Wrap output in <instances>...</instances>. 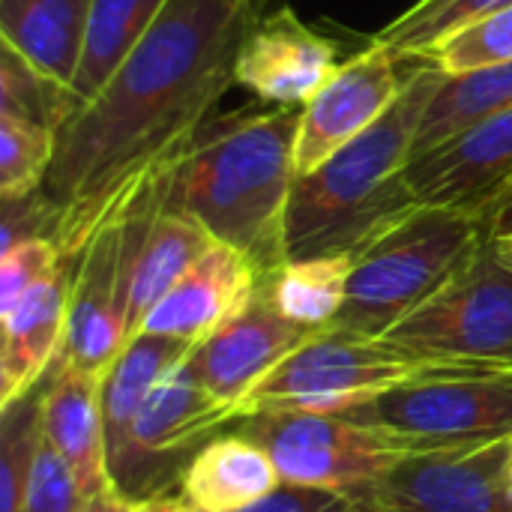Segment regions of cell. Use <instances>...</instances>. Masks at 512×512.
<instances>
[{
  "instance_id": "836d02e7",
  "label": "cell",
  "mask_w": 512,
  "mask_h": 512,
  "mask_svg": "<svg viewBox=\"0 0 512 512\" xmlns=\"http://www.w3.org/2000/svg\"><path fill=\"white\" fill-rule=\"evenodd\" d=\"M486 228H489V237H495V240H507V237H512V201L501 204V207L486 219Z\"/></svg>"
},
{
  "instance_id": "4fadbf2b",
  "label": "cell",
  "mask_w": 512,
  "mask_h": 512,
  "mask_svg": "<svg viewBox=\"0 0 512 512\" xmlns=\"http://www.w3.org/2000/svg\"><path fill=\"white\" fill-rule=\"evenodd\" d=\"M417 204L489 219L512 186V108L498 111L408 162Z\"/></svg>"
},
{
  "instance_id": "8fae6325",
  "label": "cell",
  "mask_w": 512,
  "mask_h": 512,
  "mask_svg": "<svg viewBox=\"0 0 512 512\" xmlns=\"http://www.w3.org/2000/svg\"><path fill=\"white\" fill-rule=\"evenodd\" d=\"M315 333L288 321L258 279L255 294L210 336L192 345L186 369L207 393L240 411L243 399Z\"/></svg>"
},
{
  "instance_id": "3957f363",
  "label": "cell",
  "mask_w": 512,
  "mask_h": 512,
  "mask_svg": "<svg viewBox=\"0 0 512 512\" xmlns=\"http://www.w3.org/2000/svg\"><path fill=\"white\" fill-rule=\"evenodd\" d=\"M447 81L432 60H414L393 108L348 141L315 171L297 174L288 216L285 255H354L387 225L411 213L417 204L405 168L414 159L420 123Z\"/></svg>"
},
{
  "instance_id": "7c38bea8",
  "label": "cell",
  "mask_w": 512,
  "mask_h": 512,
  "mask_svg": "<svg viewBox=\"0 0 512 512\" xmlns=\"http://www.w3.org/2000/svg\"><path fill=\"white\" fill-rule=\"evenodd\" d=\"M399 63L402 60L387 45L372 42L333 72V78L300 108L294 147L297 174L315 171L393 108L408 78L399 72Z\"/></svg>"
},
{
  "instance_id": "8992f818",
  "label": "cell",
  "mask_w": 512,
  "mask_h": 512,
  "mask_svg": "<svg viewBox=\"0 0 512 512\" xmlns=\"http://www.w3.org/2000/svg\"><path fill=\"white\" fill-rule=\"evenodd\" d=\"M426 366L512 369V252L486 237L477 252L390 333Z\"/></svg>"
},
{
  "instance_id": "4316f807",
  "label": "cell",
  "mask_w": 512,
  "mask_h": 512,
  "mask_svg": "<svg viewBox=\"0 0 512 512\" xmlns=\"http://www.w3.org/2000/svg\"><path fill=\"white\" fill-rule=\"evenodd\" d=\"M54 153L57 132L51 126L0 114V198H21L42 189Z\"/></svg>"
},
{
  "instance_id": "5b68a950",
  "label": "cell",
  "mask_w": 512,
  "mask_h": 512,
  "mask_svg": "<svg viewBox=\"0 0 512 512\" xmlns=\"http://www.w3.org/2000/svg\"><path fill=\"white\" fill-rule=\"evenodd\" d=\"M339 414L414 453L512 441V369L432 366Z\"/></svg>"
},
{
  "instance_id": "2e32d148",
  "label": "cell",
  "mask_w": 512,
  "mask_h": 512,
  "mask_svg": "<svg viewBox=\"0 0 512 512\" xmlns=\"http://www.w3.org/2000/svg\"><path fill=\"white\" fill-rule=\"evenodd\" d=\"M231 423H237V411L207 393L186 369V360L177 363L150 390L132 426V444L159 495H168L165 489L174 477L180 480V459Z\"/></svg>"
},
{
  "instance_id": "83f0119b",
  "label": "cell",
  "mask_w": 512,
  "mask_h": 512,
  "mask_svg": "<svg viewBox=\"0 0 512 512\" xmlns=\"http://www.w3.org/2000/svg\"><path fill=\"white\" fill-rule=\"evenodd\" d=\"M429 60L447 75H465L492 63L512 60V6L447 36Z\"/></svg>"
},
{
  "instance_id": "ab89813d",
  "label": "cell",
  "mask_w": 512,
  "mask_h": 512,
  "mask_svg": "<svg viewBox=\"0 0 512 512\" xmlns=\"http://www.w3.org/2000/svg\"><path fill=\"white\" fill-rule=\"evenodd\" d=\"M504 246H510V252H512V243H504Z\"/></svg>"
},
{
  "instance_id": "44dd1931",
  "label": "cell",
  "mask_w": 512,
  "mask_h": 512,
  "mask_svg": "<svg viewBox=\"0 0 512 512\" xmlns=\"http://www.w3.org/2000/svg\"><path fill=\"white\" fill-rule=\"evenodd\" d=\"M87 18L90 0H0V39L42 78L72 90Z\"/></svg>"
},
{
  "instance_id": "d590c367",
  "label": "cell",
  "mask_w": 512,
  "mask_h": 512,
  "mask_svg": "<svg viewBox=\"0 0 512 512\" xmlns=\"http://www.w3.org/2000/svg\"><path fill=\"white\" fill-rule=\"evenodd\" d=\"M174 512H201V510H195L192 504H186V501H183V498L177 495V510H174Z\"/></svg>"
},
{
  "instance_id": "f1b7e54d",
  "label": "cell",
  "mask_w": 512,
  "mask_h": 512,
  "mask_svg": "<svg viewBox=\"0 0 512 512\" xmlns=\"http://www.w3.org/2000/svg\"><path fill=\"white\" fill-rule=\"evenodd\" d=\"M63 252L54 240H27L0 255V315L57 270Z\"/></svg>"
},
{
  "instance_id": "cb8c5ba5",
  "label": "cell",
  "mask_w": 512,
  "mask_h": 512,
  "mask_svg": "<svg viewBox=\"0 0 512 512\" xmlns=\"http://www.w3.org/2000/svg\"><path fill=\"white\" fill-rule=\"evenodd\" d=\"M507 108H512V60L465 75H447L420 123L414 156L429 153L441 141Z\"/></svg>"
},
{
  "instance_id": "d4e9b609",
  "label": "cell",
  "mask_w": 512,
  "mask_h": 512,
  "mask_svg": "<svg viewBox=\"0 0 512 512\" xmlns=\"http://www.w3.org/2000/svg\"><path fill=\"white\" fill-rule=\"evenodd\" d=\"M48 375L0 408V512H21L45 441Z\"/></svg>"
},
{
  "instance_id": "8d00e7d4",
  "label": "cell",
  "mask_w": 512,
  "mask_h": 512,
  "mask_svg": "<svg viewBox=\"0 0 512 512\" xmlns=\"http://www.w3.org/2000/svg\"><path fill=\"white\" fill-rule=\"evenodd\" d=\"M507 201H512V186H510V189H507V195L501 198V204H507ZM501 204H498V207H501ZM498 207H495V210H498ZM495 210H492V213H495Z\"/></svg>"
},
{
  "instance_id": "6da1fadb",
  "label": "cell",
  "mask_w": 512,
  "mask_h": 512,
  "mask_svg": "<svg viewBox=\"0 0 512 512\" xmlns=\"http://www.w3.org/2000/svg\"><path fill=\"white\" fill-rule=\"evenodd\" d=\"M258 0H168L153 30L57 132L45 195L57 246L75 258L135 189L174 162L234 87V60Z\"/></svg>"
},
{
  "instance_id": "f35d334b",
  "label": "cell",
  "mask_w": 512,
  "mask_h": 512,
  "mask_svg": "<svg viewBox=\"0 0 512 512\" xmlns=\"http://www.w3.org/2000/svg\"><path fill=\"white\" fill-rule=\"evenodd\" d=\"M501 243H512V237H507V240H501Z\"/></svg>"
},
{
  "instance_id": "e575fe53",
  "label": "cell",
  "mask_w": 512,
  "mask_h": 512,
  "mask_svg": "<svg viewBox=\"0 0 512 512\" xmlns=\"http://www.w3.org/2000/svg\"><path fill=\"white\" fill-rule=\"evenodd\" d=\"M177 510V498L171 495H159V498H150V501H141L135 512H174Z\"/></svg>"
},
{
  "instance_id": "52a82bcc",
  "label": "cell",
  "mask_w": 512,
  "mask_h": 512,
  "mask_svg": "<svg viewBox=\"0 0 512 512\" xmlns=\"http://www.w3.org/2000/svg\"><path fill=\"white\" fill-rule=\"evenodd\" d=\"M426 369L432 366L408 357L387 339L327 327L282 360L243 399L237 414L240 420L273 408L339 414Z\"/></svg>"
},
{
  "instance_id": "1f68e13d",
  "label": "cell",
  "mask_w": 512,
  "mask_h": 512,
  "mask_svg": "<svg viewBox=\"0 0 512 512\" xmlns=\"http://www.w3.org/2000/svg\"><path fill=\"white\" fill-rule=\"evenodd\" d=\"M243 512H363L351 492L315 489V486H291L282 483L261 504Z\"/></svg>"
},
{
  "instance_id": "ba28073f",
  "label": "cell",
  "mask_w": 512,
  "mask_h": 512,
  "mask_svg": "<svg viewBox=\"0 0 512 512\" xmlns=\"http://www.w3.org/2000/svg\"><path fill=\"white\" fill-rule=\"evenodd\" d=\"M237 432L264 447L282 483L291 486L351 492L381 480L414 456L399 438L342 414L288 408L255 411L237 423Z\"/></svg>"
},
{
  "instance_id": "30bf717a",
  "label": "cell",
  "mask_w": 512,
  "mask_h": 512,
  "mask_svg": "<svg viewBox=\"0 0 512 512\" xmlns=\"http://www.w3.org/2000/svg\"><path fill=\"white\" fill-rule=\"evenodd\" d=\"M123 210L111 216L75 255L66 333L51 369H78L105 378L126 348Z\"/></svg>"
},
{
  "instance_id": "d6a6232c",
  "label": "cell",
  "mask_w": 512,
  "mask_h": 512,
  "mask_svg": "<svg viewBox=\"0 0 512 512\" xmlns=\"http://www.w3.org/2000/svg\"><path fill=\"white\" fill-rule=\"evenodd\" d=\"M135 507H138V501L129 498V495H123V492L111 483V486H105L102 492L90 495L87 504L81 507V512H135Z\"/></svg>"
},
{
  "instance_id": "d6986e66",
  "label": "cell",
  "mask_w": 512,
  "mask_h": 512,
  "mask_svg": "<svg viewBox=\"0 0 512 512\" xmlns=\"http://www.w3.org/2000/svg\"><path fill=\"white\" fill-rule=\"evenodd\" d=\"M45 441L72 468L87 498L111 486L99 375L66 366L48 369Z\"/></svg>"
},
{
  "instance_id": "ffe728a7",
  "label": "cell",
  "mask_w": 512,
  "mask_h": 512,
  "mask_svg": "<svg viewBox=\"0 0 512 512\" xmlns=\"http://www.w3.org/2000/svg\"><path fill=\"white\" fill-rule=\"evenodd\" d=\"M279 486L270 453L240 432L201 444L180 474V498L201 512H243Z\"/></svg>"
},
{
  "instance_id": "ac0fdd59",
  "label": "cell",
  "mask_w": 512,
  "mask_h": 512,
  "mask_svg": "<svg viewBox=\"0 0 512 512\" xmlns=\"http://www.w3.org/2000/svg\"><path fill=\"white\" fill-rule=\"evenodd\" d=\"M75 258H63L51 276L0 315V408L36 387L54 366L69 312Z\"/></svg>"
},
{
  "instance_id": "603a6c76",
  "label": "cell",
  "mask_w": 512,
  "mask_h": 512,
  "mask_svg": "<svg viewBox=\"0 0 512 512\" xmlns=\"http://www.w3.org/2000/svg\"><path fill=\"white\" fill-rule=\"evenodd\" d=\"M351 264L354 255L297 258L261 276V285L288 321L309 330H327L345 306Z\"/></svg>"
},
{
  "instance_id": "4dcf8cb0",
  "label": "cell",
  "mask_w": 512,
  "mask_h": 512,
  "mask_svg": "<svg viewBox=\"0 0 512 512\" xmlns=\"http://www.w3.org/2000/svg\"><path fill=\"white\" fill-rule=\"evenodd\" d=\"M0 201H3L0 255L27 240H54L57 243L60 207L45 195V189H36L21 198H0Z\"/></svg>"
},
{
  "instance_id": "5bb4252c",
  "label": "cell",
  "mask_w": 512,
  "mask_h": 512,
  "mask_svg": "<svg viewBox=\"0 0 512 512\" xmlns=\"http://www.w3.org/2000/svg\"><path fill=\"white\" fill-rule=\"evenodd\" d=\"M339 69L336 42L291 6L255 15L234 60V84L261 105L303 108Z\"/></svg>"
},
{
  "instance_id": "9c48e42d",
  "label": "cell",
  "mask_w": 512,
  "mask_h": 512,
  "mask_svg": "<svg viewBox=\"0 0 512 512\" xmlns=\"http://www.w3.org/2000/svg\"><path fill=\"white\" fill-rule=\"evenodd\" d=\"M512 441L426 450L351 489L363 512H512Z\"/></svg>"
},
{
  "instance_id": "74e56055",
  "label": "cell",
  "mask_w": 512,
  "mask_h": 512,
  "mask_svg": "<svg viewBox=\"0 0 512 512\" xmlns=\"http://www.w3.org/2000/svg\"><path fill=\"white\" fill-rule=\"evenodd\" d=\"M510 489H512V459H510Z\"/></svg>"
},
{
  "instance_id": "484cf974",
  "label": "cell",
  "mask_w": 512,
  "mask_h": 512,
  "mask_svg": "<svg viewBox=\"0 0 512 512\" xmlns=\"http://www.w3.org/2000/svg\"><path fill=\"white\" fill-rule=\"evenodd\" d=\"M507 6L512 0H417L387 24L375 42L387 45L399 60H429L447 36Z\"/></svg>"
},
{
  "instance_id": "9a60e30c",
  "label": "cell",
  "mask_w": 512,
  "mask_h": 512,
  "mask_svg": "<svg viewBox=\"0 0 512 512\" xmlns=\"http://www.w3.org/2000/svg\"><path fill=\"white\" fill-rule=\"evenodd\" d=\"M192 351V342L159 336V333H138L114 360L108 375L102 378V417H105V444H108V474L111 483L141 501L159 498L138 450L132 444L135 417L150 396V390Z\"/></svg>"
},
{
  "instance_id": "f546056e",
  "label": "cell",
  "mask_w": 512,
  "mask_h": 512,
  "mask_svg": "<svg viewBox=\"0 0 512 512\" xmlns=\"http://www.w3.org/2000/svg\"><path fill=\"white\" fill-rule=\"evenodd\" d=\"M84 504H87V495L81 483L75 480L72 468L48 441H42L21 512H81Z\"/></svg>"
},
{
  "instance_id": "277c9868",
  "label": "cell",
  "mask_w": 512,
  "mask_h": 512,
  "mask_svg": "<svg viewBox=\"0 0 512 512\" xmlns=\"http://www.w3.org/2000/svg\"><path fill=\"white\" fill-rule=\"evenodd\" d=\"M486 237L483 216L414 207L354 252L348 297L333 327L381 339L426 303Z\"/></svg>"
},
{
  "instance_id": "7a4b0ae2",
  "label": "cell",
  "mask_w": 512,
  "mask_h": 512,
  "mask_svg": "<svg viewBox=\"0 0 512 512\" xmlns=\"http://www.w3.org/2000/svg\"><path fill=\"white\" fill-rule=\"evenodd\" d=\"M297 123L300 108L276 105L210 120L165 180V204L243 252L261 276L288 261L285 216L297 180Z\"/></svg>"
},
{
  "instance_id": "7402d4cb",
  "label": "cell",
  "mask_w": 512,
  "mask_h": 512,
  "mask_svg": "<svg viewBox=\"0 0 512 512\" xmlns=\"http://www.w3.org/2000/svg\"><path fill=\"white\" fill-rule=\"evenodd\" d=\"M168 0H90L81 66L72 81L78 105H87L132 57L159 21Z\"/></svg>"
},
{
  "instance_id": "e0dca14e",
  "label": "cell",
  "mask_w": 512,
  "mask_h": 512,
  "mask_svg": "<svg viewBox=\"0 0 512 512\" xmlns=\"http://www.w3.org/2000/svg\"><path fill=\"white\" fill-rule=\"evenodd\" d=\"M258 279L261 273L243 252L213 240L210 249L159 300L141 333L174 336L198 345L255 294Z\"/></svg>"
}]
</instances>
